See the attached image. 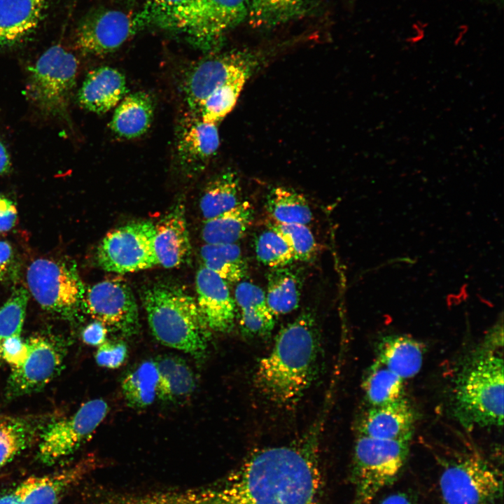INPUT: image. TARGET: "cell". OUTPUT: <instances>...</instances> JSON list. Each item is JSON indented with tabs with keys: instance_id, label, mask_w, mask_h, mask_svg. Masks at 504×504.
I'll return each instance as SVG.
<instances>
[{
	"instance_id": "obj_24",
	"label": "cell",
	"mask_w": 504,
	"mask_h": 504,
	"mask_svg": "<svg viewBox=\"0 0 504 504\" xmlns=\"http://www.w3.org/2000/svg\"><path fill=\"white\" fill-rule=\"evenodd\" d=\"M86 463H80L43 476H31L24 480L22 504H58L68 489L85 472Z\"/></svg>"
},
{
	"instance_id": "obj_9",
	"label": "cell",
	"mask_w": 504,
	"mask_h": 504,
	"mask_svg": "<svg viewBox=\"0 0 504 504\" xmlns=\"http://www.w3.org/2000/svg\"><path fill=\"white\" fill-rule=\"evenodd\" d=\"M439 489L443 504H500L503 477L482 456L468 454L444 465Z\"/></svg>"
},
{
	"instance_id": "obj_12",
	"label": "cell",
	"mask_w": 504,
	"mask_h": 504,
	"mask_svg": "<svg viewBox=\"0 0 504 504\" xmlns=\"http://www.w3.org/2000/svg\"><path fill=\"white\" fill-rule=\"evenodd\" d=\"M108 410L104 400L93 399L74 414L46 424L40 434L39 461L52 465L74 453L102 423Z\"/></svg>"
},
{
	"instance_id": "obj_27",
	"label": "cell",
	"mask_w": 504,
	"mask_h": 504,
	"mask_svg": "<svg viewBox=\"0 0 504 504\" xmlns=\"http://www.w3.org/2000/svg\"><path fill=\"white\" fill-rule=\"evenodd\" d=\"M158 372L157 397L174 401L189 396L195 387L194 374L186 362L176 356H162L155 360Z\"/></svg>"
},
{
	"instance_id": "obj_3",
	"label": "cell",
	"mask_w": 504,
	"mask_h": 504,
	"mask_svg": "<svg viewBox=\"0 0 504 504\" xmlns=\"http://www.w3.org/2000/svg\"><path fill=\"white\" fill-rule=\"evenodd\" d=\"M141 300L151 332L160 343L197 358L204 355L210 330L195 298L183 288L155 283L142 290Z\"/></svg>"
},
{
	"instance_id": "obj_8",
	"label": "cell",
	"mask_w": 504,
	"mask_h": 504,
	"mask_svg": "<svg viewBox=\"0 0 504 504\" xmlns=\"http://www.w3.org/2000/svg\"><path fill=\"white\" fill-rule=\"evenodd\" d=\"M26 277L29 293L44 310L68 320L83 310L86 290L72 261L36 259Z\"/></svg>"
},
{
	"instance_id": "obj_7",
	"label": "cell",
	"mask_w": 504,
	"mask_h": 504,
	"mask_svg": "<svg viewBox=\"0 0 504 504\" xmlns=\"http://www.w3.org/2000/svg\"><path fill=\"white\" fill-rule=\"evenodd\" d=\"M78 60L59 45L49 48L29 68L26 95L46 117L69 120Z\"/></svg>"
},
{
	"instance_id": "obj_34",
	"label": "cell",
	"mask_w": 504,
	"mask_h": 504,
	"mask_svg": "<svg viewBox=\"0 0 504 504\" xmlns=\"http://www.w3.org/2000/svg\"><path fill=\"white\" fill-rule=\"evenodd\" d=\"M305 0H249L248 18L253 28H271L302 14Z\"/></svg>"
},
{
	"instance_id": "obj_30",
	"label": "cell",
	"mask_w": 504,
	"mask_h": 504,
	"mask_svg": "<svg viewBox=\"0 0 504 504\" xmlns=\"http://www.w3.org/2000/svg\"><path fill=\"white\" fill-rule=\"evenodd\" d=\"M200 257L203 266L226 282H239L246 274L247 264L236 243L205 244L200 249Z\"/></svg>"
},
{
	"instance_id": "obj_5",
	"label": "cell",
	"mask_w": 504,
	"mask_h": 504,
	"mask_svg": "<svg viewBox=\"0 0 504 504\" xmlns=\"http://www.w3.org/2000/svg\"><path fill=\"white\" fill-rule=\"evenodd\" d=\"M249 0H188L155 17L151 22L182 34L204 51L219 47L248 17Z\"/></svg>"
},
{
	"instance_id": "obj_10",
	"label": "cell",
	"mask_w": 504,
	"mask_h": 504,
	"mask_svg": "<svg viewBox=\"0 0 504 504\" xmlns=\"http://www.w3.org/2000/svg\"><path fill=\"white\" fill-rule=\"evenodd\" d=\"M155 225L138 220L110 230L99 243L96 258L104 270L135 272L158 265L154 247Z\"/></svg>"
},
{
	"instance_id": "obj_13",
	"label": "cell",
	"mask_w": 504,
	"mask_h": 504,
	"mask_svg": "<svg viewBox=\"0 0 504 504\" xmlns=\"http://www.w3.org/2000/svg\"><path fill=\"white\" fill-rule=\"evenodd\" d=\"M83 310L107 329L123 336L136 335L140 327L133 292L121 277L99 281L85 290Z\"/></svg>"
},
{
	"instance_id": "obj_45",
	"label": "cell",
	"mask_w": 504,
	"mask_h": 504,
	"mask_svg": "<svg viewBox=\"0 0 504 504\" xmlns=\"http://www.w3.org/2000/svg\"><path fill=\"white\" fill-rule=\"evenodd\" d=\"M144 4L141 10L149 18L150 22L158 15L182 4L188 0H140Z\"/></svg>"
},
{
	"instance_id": "obj_35",
	"label": "cell",
	"mask_w": 504,
	"mask_h": 504,
	"mask_svg": "<svg viewBox=\"0 0 504 504\" xmlns=\"http://www.w3.org/2000/svg\"><path fill=\"white\" fill-rule=\"evenodd\" d=\"M249 76H240L214 90L204 101L197 115L204 122L217 124L232 111Z\"/></svg>"
},
{
	"instance_id": "obj_11",
	"label": "cell",
	"mask_w": 504,
	"mask_h": 504,
	"mask_svg": "<svg viewBox=\"0 0 504 504\" xmlns=\"http://www.w3.org/2000/svg\"><path fill=\"white\" fill-rule=\"evenodd\" d=\"M257 62L251 52L232 50L209 55L190 66L181 83L189 111L197 114L204 101L214 90L240 76H250Z\"/></svg>"
},
{
	"instance_id": "obj_37",
	"label": "cell",
	"mask_w": 504,
	"mask_h": 504,
	"mask_svg": "<svg viewBox=\"0 0 504 504\" xmlns=\"http://www.w3.org/2000/svg\"><path fill=\"white\" fill-rule=\"evenodd\" d=\"M257 259L271 268L288 266L295 258L284 239L269 227L256 237L254 242Z\"/></svg>"
},
{
	"instance_id": "obj_25",
	"label": "cell",
	"mask_w": 504,
	"mask_h": 504,
	"mask_svg": "<svg viewBox=\"0 0 504 504\" xmlns=\"http://www.w3.org/2000/svg\"><path fill=\"white\" fill-rule=\"evenodd\" d=\"M46 424L39 416H0V468L30 446Z\"/></svg>"
},
{
	"instance_id": "obj_44",
	"label": "cell",
	"mask_w": 504,
	"mask_h": 504,
	"mask_svg": "<svg viewBox=\"0 0 504 504\" xmlns=\"http://www.w3.org/2000/svg\"><path fill=\"white\" fill-rule=\"evenodd\" d=\"M18 210L13 201L0 197V232L12 229L17 220Z\"/></svg>"
},
{
	"instance_id": "obj_17",
	"label": "cell",
	"mask_w": 504,
	"mask_h": 504,
	"mask_svg": "<svg viewBox=\"0 0 504 504\" xmlns=\"http://www.w3.org/2000/svg\"><path fill=\"white\" fill-rule=\"evenodd\" d=\"M196 302L210 330L228 332L234 326L236 308L227 282L202 265L195 278Z\"/></svg>"
},
{
	"instance_id": "obj_32",
	"label": "cell",
	"mask_w": 504,
	"mask_h": 504,
	"mask_svg": "<svg viewBox=\"0 0 504 504\" xmlns=\"http://www.w3.org/2000/svg\"><path fill=\"white\" fill-rule=\"evenodd\" d=\"M122 390L129 406L144 408L157 397L158 372L154 360H146L130 371L122 382Z\"/></svg>"
},
{
	"instance_id": "obj_49",
	"label": "cell",
	"mask_w": 504,
	"mask_h": 504,
	"mask_svg": "<svg viewBox=\"0 0 504 504\" xmlns=\"http://www.w3.org/2000/svg\"><path fill=\"white\" fill-rule=\"evenodd\" d=\"M11 169V161L9 153L4 145L0 141V176L8 173Z\"/></svg>"
},
{
	"instance_id": "obj_40",
	"label": "cell",
	"mask_w": 504,
	"mask_h": 504,
	"mask_svg": "<svg viewBox=\"0 0 504 504\" xmlns=\"http://www.w3.org/2000/svg\"><path fill=\"white\" fill-rule=\"evenodd\" d=\"M274 316L270 312L241 310L240 326L247 336H265L274 326Z\"/></svg>"
},
{
	"instance_id": "obj_21",
	"label": "cell",
	"mask_w": 504,
	"mask_h": 504,
	"mask_svg": "<svg viewBox=\"0 0 504 504\" xmlns=\"http://www.w3.org/2000/svg\"><path fill=\"white\" fill-rule=\"evenodd\" d=\"M127 90L125 77L120 71L111 66H99L88 74L77 100L84 109L102 114L116 106Z\"/></svg>"
},
{
	"instance_id": "obj_29",
	"label": "cell",
	"mask_w": 504,
	"mask_h": 504,
	"mask_svg": "<svg viewBox=\"0 0 504 504\" xmlns=\"http://www.w3.org/2000/svg\"><path fill=\"white\" fill-rule=\"evenodd\" d=\"M302 282L297 271L287 266L274 268L267 276L265 293L267 306L274 314H286L299 304Z\"/></svg>"
},
{
	"instance_id": "obj_39",
	"label": "cell",
	"mask_w": 504,
	"mask_h": 504,
	"mask_svg": "<svg viewBox=\"0 0 504 504\" xmlns=\"http://www.w3.org/2000/svg\"><path fill=\"white\" fill-rule=\"evenodd\" d=\"M234 300L241 310L270 311L265 293L258 286L249 281L239 282L234 292Z\"/></svg>"
},
{
	"instance_id": "obj_36",
	"label": "cell",
	"mask_w": 504,
	"mask_h": 504,
	"mask_svg": "<svg viewBox=\"0 0 504 504\" xmlns=\"http://www.w3.org/2000/svg\"><path fill=\"white\" fill-rule=\"evenodd\" d=\"M29 295V291L24 287H18L0 308V365L3 363L1 352L6 340L20 336Z\"/></svg>"
},
{
	"instance_id": "obj_22",
	"label": "cell",
	"mask_w": 504,
	"mask_h": 504,
	"mask_svg": "<svg viewBox=\"0 0 504 504\" xmlns=\"http://www.w3.org/2000/svg\"><path fill=\"white\" fill-rule=\"evenodd\" d=\"M154 109L152 97L145 92H136L125 96L113 113L109 123L110 129L122 139L138 138L150 128Z\"/></svg>"
},
{
	"instance_id": "obj_26",
	"label": "cell",
	"mask_w": 504,
	"mask_h": 504,
	"mask_svg": "<svg viewBox=\"0 0 504 504\" xmlns=\"http://www.w3.org/2000/svg\"><path fill=\"white\" fill-rule=\"evenodd\" d=\"M253 208L246 201L213 218L204 220L202 237L205 244L236 243L245 234L253 219Z\"/></svg>"
},
{
	"instance_id": "obj_4",
	"label": "cell",
	"mask_w": 504,
	"mask_h": 504,
	"mask_svg": "<svg viewBox=\"0 0 504 504\" xmlns=\"http://www.w3.org/2000/svg\"><path fill=\"white\" fill-rule=\"evenodd\" d=\"M455 415L466 428L502 426L503 359L493 348L473 354L454 383Z\"/></svg>"
},
{
	"instance_id": "obj_23",
	"label": "cell",
	"mask_w": 504,
	"mask_h": 504,
	"mask_svg": "<svg viewBox=\"0 0 504 504\" xmlns=\"http://www.w3.org/2000/svg\"><path fill=\"white\" fill-rule=\"evenodd\" d=\"M423 358L421 343L409 336H386L377 349L376 360L404 380L414 377L419 372Z\"/></svg>"
},
{
	"instance_id": "obj_6",
	"label": "cell",
	"mask_w": 504,
	"mask_h": 504,
	"mask_svg": "<svg viewBox=\"0 0 504 504\" xmlns=\"http://www.w3.org/2000/svg\"><path fill=\"white\" fill-rule=\"evenodd\" d=\"M410 440H383L359 434L354 450L351 479L353 504H371L402 470Z\"/></svg>"
},
{
	"instance_id": "obj_41",
	"label": "cell",
	"mask_w": 504,
	"mask_h": 504,
	"mask_svg": "<svg viewBox=\"0 0 504 504\" xmlns=\"http://www.w3.org/2000/svg\"><path fill=\"white\" fill-rule=\"evenodd\" d=\"M127 353V346L123 342L105 340L99 346L95 359L102 367L117 368L125 361Z\"/></svg>"
},
{
	"instance_id": "obj_19",
	"label": "cell",
	"mask_w": 504,
	"mask_h": 504,
	"mask_svg": "<svg viewBox=\"0 0 504 504\" xmlns=\"http://www.w3.org/2000/svg\"><path fill=\"white\" fill-rule=\"evenodd\" d=\"M154 247L158 265L165 268L180 267L189 258L191 245L182 202L155 225Z\"/></svg>"
},
{
	"instance_id": "obj_46",
	"label": "cell",
	"mask_w": 504,
	"mask_h": 504,
	"mask_svg": "<svg viewBox=\"0 0 504 504\" xmlns=\"http://www.w3.org/2000/svg\"><path fill=\"white\" fill-rule=\"evenodd\" d=\"M108 329L102 323L94 321L88 324L82 333L83 340L85 343L92 346H99L106 337Z\"/></svg>"
},
{
	"instance_id": "obj_43",
	"label": "cell",
	"mask_w": 504,
	"mask_h": 504,
	"mask_svg": "<svg viewBox=\"0 0 504 504\" xmlns=\"http://www.w3.org/2000/svg\"><path fill=\"white\" fill-rule=\"evenodd\" d=\"M17 272V260L11 245L0 240V283L11 279Z\"/></svg>"
},
{
	"instance_id": "obj_33",
	"label": "cell",
	"mask_w": 504,
	"mask_h": 504,
	"mask_svg": "<svg viewBox=\"0 0 504 504\" xmlns=\"http://www.w3.org/2000/svg\"><path fill=\"white\" fill-rule=\"evenodd\" d=\"M403 383L404 379L375 360L363 382L365 398L371 407L393 402L404 397Z\"/></svg>"
},
{
	"instance_id": "obj_47",
	"label": "cell",
	"mask_w": 504,
	"mask_h": 504,
	"mask_svg": "<svg viewBox=\"0 0 504 504\" xmlns=\"http://www.w3.org/2000/svg\"><path fill=\"white\" fill-rule=\"evenodd\" d=\"M379 504H418V503L411 494L404 491H397L385 496Z\"/></svg>"
},
{
	"instance_id": "obj_38",
	"label": "cell",
	"mask_w": 504,
	"mask_h": 504,
	"mask_svg": "<svg viewBox=\"0 0 504 504\" xmlns=\"http://www.w3.org/2000/svg\"><path fill=\"white\" fill-rule=\"evenodd\" d=\"M269 227L278 232L290 246L295 260L307 261L317 250L315 238L307 225L274 222Z\"/></svg>"
},
{
	"instance_id": "obj_18",
	"label": "cell",
	"mask_w": 504,
	"mask_h": 504,
	"mask_svg": "<svg viewBox=\"0 0 504 504\" xmlns=\"http://www.w3.org/2000/svg\"><path fill=\"white\" fill-rule=\"evenodd\" d=\"M50 0H0V49L23 43L39 27Z\"/></svg>"
},
{
	"instance_id": "obj_1",
	"label": "cell",
	"mask_w": 504,
	"mask_h": 504,
	"mask_svg": "<svg viewBox=\"0 0 504 504\" xmlns=\"http://www.w3.org/2000/svg\"><path fill=\"white\" fill-rule=\"evenodd\" d=\"M322 419L293 442L251 454L209 504H318Z\"/></svg>"
},
{
	"instance_id": "obj_48",
	"label": "cell",
	"mask_w": 504,
	"mask_h": 504,
	"mask_svg": "<svg viewBox=\"0 0 504 504\" xmlns=\"http://www.w3.org/2000/svg\"><path fill=\"white\" fill-rule=\"evenodd\" d=\"M23 486L22 483L10 491L0 496V504H22Z\"/></svg>"
},
{
	"instance_id": "obj_31",
	"label": "cell",
	"mask_w": 504,
	"mask_h": 504,
	"mask_svg": "<svg viewBox=\"0 0 504 504\" xmlns=\"http://www.w3.org/2000/svg\"><path fill=\"white\" fill-rule=\"evenodd\" d=\"M266 208L275 222L307 225L312 212L306 199L300 193L284 187L273 188L267 195Z\"/></svg>"
},
{
	"instance_id": "obj_28",
	"label": "cell",
	"mask_w": 504,
	"mask_h": 504,
	"mask_svg": "<svg viewBox=\"0 0 504 504\" xmlns=\"http://www.w3.org/2000/svg\"><path fill=\"white\" fill-rule=\"evenodd\" d=\"M239 178L231 169L223 171L206 186L200 201V207L204 220L223 214L240 201Z\"/></svg>"
},
{
	"instance_id": "obj_14",
	"label": "cell",
	"mask_w": 504,
	"mask_h": 504,
	"mask_svg": "<svg viewBox=\"0 0 504 504\" xmlns=\"http://www.w3.org/2000/svg\"><path fill=\"white\" fill-rule=\"evenodd\" d=\"M148 23V18L141 10L135 14L114 9L97 10L80 22L76 46L86 55H106L118 50Z\"/></svg>"
},
{
	"instance_id": "obj_15",
	"label": "cell",
	"mask_w": 504,
	"mask_h": 504,
	"mask_svg": "<svg viewBox=\"0 0 504 504\" xmlns=\"http://www.w3.org/2000/svg\"><path fill=\"white\" fill-rule=\"evenodd\" d=\"M26 341L28 355L22 364L12 368L7 381L5 395L9 400L40 391L62 370L65 351L60 341L47 335Z\"/></svg>"
},
{
	"instance_id": "obj_20",
	"label": "cell",
	"mask_w": 504,
	"mask_h": 504,
	"mask_svg": "<svg viewBox=\"0 0 504 504\" xmlns=\"http://www.w3.org/2000/svg\"><path fill=\"white\" fill-rule=\"evenodd\" d=\"M414 422V410L402 397L386 405L370 407L360 424V434L377 439L410 440Z\"/></svg>"
},
{
	"instance_id": "obj_2",
	"label": "cell",
	"mask_w": 504,
	"mask_h": 504,
	"mask_svg": "<svg viewBox=\"0 0 504 504\" xmlns=\"http://www.w3.org/2000/svg\"><path fill=\"white\" fill-rule=\"evenodd\" d=\"M319 335L314 315L306 312L277 334L271 351L259 361L258 389L279 405L296 403L316 375Z\"/></svg>"
},
{
	"instance_id": "obj_16",
	"label": "cell",
	"mask_w": 504,
	"mask_h": 504,
	"mask_svg": "<svg viewBox=\"0 0 504 504\" xmlns=\"http://www.w3.org/2000/svg\"><path fill=\"white\" fill-rule=\"evenodd\" d=\"M220 146L217 124L204 122L190 111L181 118L175 136V159L180 173L192 178L200 174Z\"/></svg>"
},
{
	"instance_id": "obj_42",
	"label": "cell",
	"mask_w": 504,
	"mask_h": 504,
	"mask_svg": "<svg viewBox=\"0 0 504 504\" xmlns=\"http://www.w3.org/2000/svg\"><path fill=\"white\" fill-rule=\"evenodd\" d=\"M27 355V341L22 340L20 336L9 337L4 344L1 352L2 361L10 365L12 368L22 364Z\"/></svg>"
}]
</instances>
